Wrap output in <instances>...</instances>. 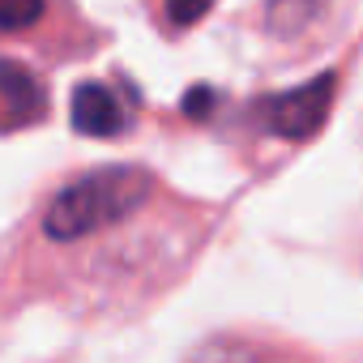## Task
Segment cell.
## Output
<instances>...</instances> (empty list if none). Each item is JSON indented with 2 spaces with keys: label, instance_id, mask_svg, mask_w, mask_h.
Wrapping results in <instances>:
<instances>
[{
  "label": "cell",
  "instance_id": "obj_2",
  "mask_svg": "<svg viewBox=\"0 0 363 363\" xmlns=\"http://www.w3.org/2000/svg\"><path fill=\"white\" fill-rule=\"evenodd\" d=\"M333 86H337V77H333V73H320V77H312L308 86L269 99V103H265V128H269L274 137H291V141L312 137V133L325 124L329 107H333Z\"/></svg>",
  "mask_w": 363,
  "mask_h": 363
},
{
  "label": "cell",
  "instance_id": "obj_7",
  "mask_svg": "<svg viewBox=\"0 0 363 363\" xmlns=\"http://www.w3.org/2000/svg\"><path fill=\"white\" fill-rule=\"evenodd\" d=\"M210 107H214V90L210 86H197V90H189V99H184V116H210Z\"/></svg>",
  "mask_w": 363,
  "mask_h": 363
},
{
  "label": "cell",
  "instance_id": "obj_6",
  "mask_svg": "<svg viewBox=\"0 0 363 363\" xmlns=\"http://www.w3.org/2000/svg\"><path fill=\"white\" fill-rule=\"evenodd\" d=\"M210 5L214 0H167V13H171L175 26H193V22H201L210 13Z\"/></svg>",
  "mask_w": 363,
  "mask_h": 363
},
{
  "label": "cell",
  "instance_id": "obj_3",
  "mask_svg": "<svg viewBox=\"0 0 363 363\" xmlns=\"http://www.w3.org/2000/svg\"><path fill=\"white\" fill-rule=\"evenodd\" d=\"M73 128H77L82 137H99V141L120 137L124 111H120V103L111 99V90H103L99 82H82V86L73 90Z\"/></svg>",
  "mask_w": 363,
  "mask_h": 363
},
{
  "label": "cell",
  "instance_id": "obj_4",
  "mask_svg": "<svg viewBox=\"0 0 363 363\" xmlns=\"http://www.w3.org/2000/svg\"><path fill=\"white\" fill-rule=\"evenodd\" d=\"M0 103H5L13 124H35L48 111L43 86L35 82V73L18 60H0Z\"/></svg>",
  "mask_w": 363,
  "mask_h": 363
},
{
  "label": "cell",
  "instance_id": "obj_5",
  "mask_svg": "<svg viewBox=\"0 0 363 363\" xmlns=\"http://www.w3.org/2000/svg\"><path fill=\"white\" fill-rule=\"evenodd\" d=\"M43 18V0H0V30H26Z\"/></svg>",
  "mask_w": 363,
  "mask_h": 363
},
{
  "label": "cell",
  "instance_id": "obj_1",
  "mask_svg": "<svg viewBox=\"0 0 363 363\" xmlns=\"http://www.w3.org/2000/svg\"><path fill=\"white\" fill-rule=\"evenodd\" d=\"M150 189L154 179L141 171V167H103V171H90L52 201L43 227L52 240H82V235H94L120 218H128L133 210H141L150 201Z\"/></svg>",
  "mask_w": 363,
  "mask_h": 363
}]
</instances>
